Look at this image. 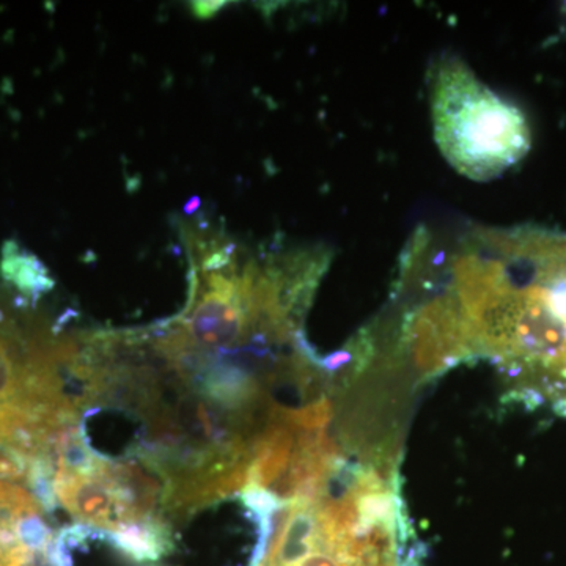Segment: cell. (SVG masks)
Instances as JSON below:
<instances>
[{"label": "cell", "instance_id": "cell-1", "mask_svg": "<svg viewBox=\"0 0 566 566\" xmlns=\"http://www.w3.org/2000/svg\"><path fill=\"white\" fill-rule=\"evenodd\" d=\"M430 102L436 144L469 180H495L531 151L523 111L486 87L458 59H446L436 70Z\"/></svg>", "mask_w": 566, "mask_h": 566}, {"label": "cell", "instance_id": "cell-2", "mask_svg": "<svg viewBox=\"0 0 566 566\" xmlns=\"http://www.w3.org/2000/svg\"><path fill=\"white\" fill-rule=\"evenodd\" d=\"M57 342H22L0 322V452L22 471L52 458L55 442L80 420Z\"/></svg>", "mask_w": 566, "mask_h": 566}, {"label": "cell", "instance_id": "cell-3", "mask_svg": "<svg viewBox=\"0 0 566 566\" xmlns=\"http://www.w3.org/2000/svg\"><path fill=\"white\" fill-rule=\"evenodd\" d=\"M296 450V430L271 411L263 433L252 442L249 486L271 493L290 471Z\"/></svg>", "mask_w": 566, "mask_h": 566}, {"label": "cell", "instance_id": "cell-5", "mask_svg": "<svg viewBox=\"0 0 566 566\" xmlns=\"http://www.w3.org/2000/svg\"><path fill=\"white\" fill-rule=\"evenodd\" d=\"M227 6V2H191V11L197 20H212Z\"/></svg>", "mask_w": 566, "mask_h": 566}, {"label": "cell", "instance_id": "cell-4", "mask_svg": "<svg viewBox=\"0 0 566 566\" xmlns=\"http://www.w3.org/2000/svg\"><path fill=\"white\" fill-rule=\"evenodd\" d=\"M0 274L32 304L54 289V279L48 268L17 241H7L3 244Z\"/></svg>", "mask_w": 566, "mask_h": 566}]
</instances>
